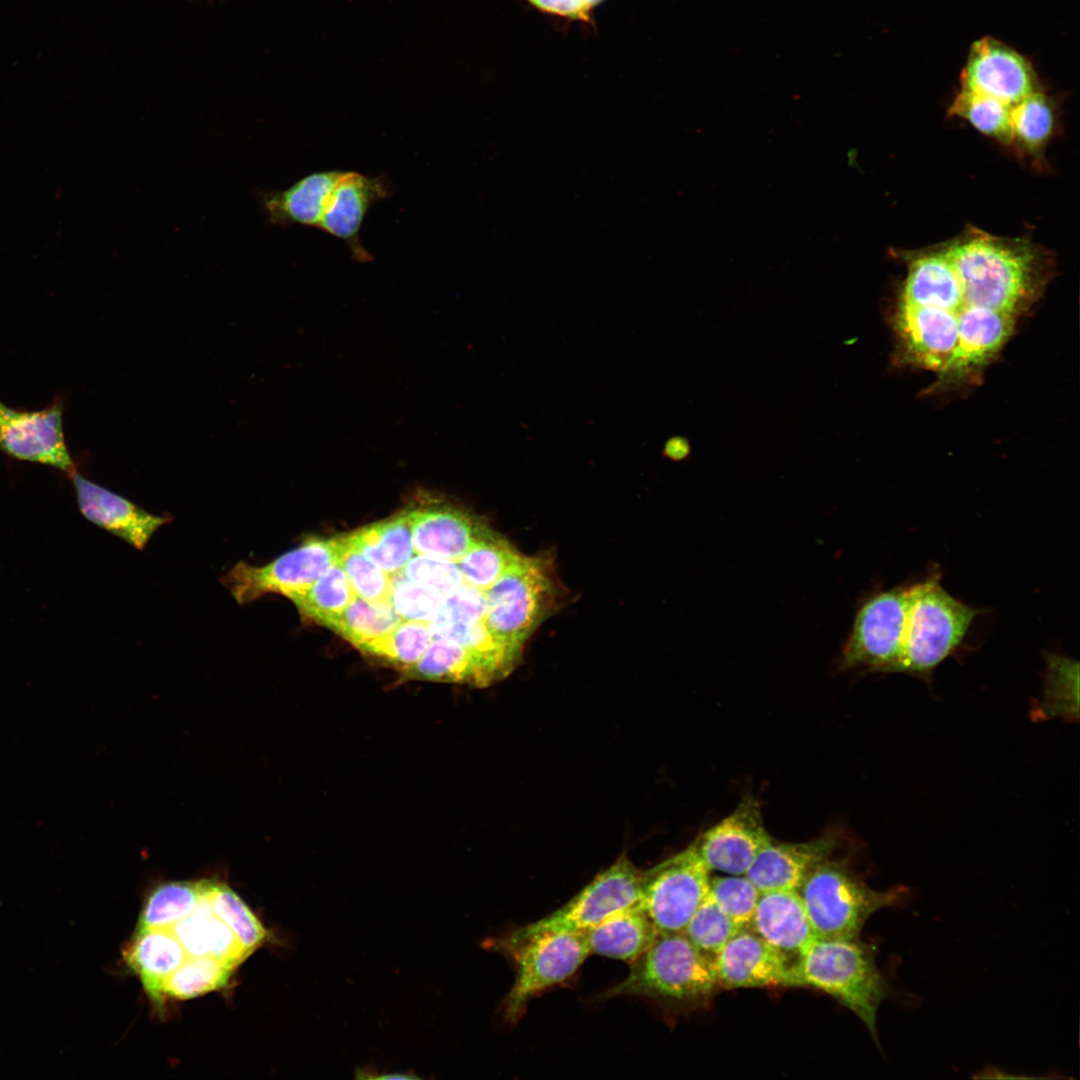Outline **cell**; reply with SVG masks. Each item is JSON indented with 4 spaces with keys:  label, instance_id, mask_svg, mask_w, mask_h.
Instances as JSON below:
<instances>
[{
    "label": "cell",
    "instance_id": "6da1fadb",
    "mask_svg": "<svg viewBox=\"0 0 1080 1080\" xmlns=\"http://www.w3.org/2000/svg\"><path fill=\"white\" fill-rule=\"evenodd\" d=\"M940 251L960 282L961 314L982 307L1018 317L1038 296L1049 273L1050 257L1043 248L976 229Z\"/></svg>",
    "mask_w": 1080,
    "mask_h": 1080
},
{
    "label": "cell",
    "instance_id": "7a4b0ae2",
    "mask_svg": "<svg viewBox=\"0 0 1080 1080\" xmlns=\"http://www.w3.org/2000/svg\"><path fill=\"white\" fill-rule=\"evenodd\" d=\"M874 945L857 939L817 937L793 962V987H811L852 1011L879 1044L876 1019L893 993L876 964Z\"/></svg>",
    "mask_w": 1080,
    "mask_h": 1080
},
{
    "label": "cell",
    "instance_id": "3957f363",
    "mask_svg": "<svg viewBox=\"0 0 1080 1080\" xmlns=\"http://www.w3.org/2000/svg\"><path fill=\"white\" fill-rule=\"evenodd\" d=\"M907 588L908 609L897 673L930 681L935 668L960 647L983 610L946 591L938 571Z\"/></svg>",
    "mask_w": 1080,
    "mask_h": 1080
},
{
    "label": "cell",
    "instance_id": "277c9868",
    "mask_svg": "<svg viewBox=\"0 0 1080 1080\" xmlns=\"http://www.w3.org/2000/svg\"><path fill=\"white\" fill-rule=\"evenodd\" d=\"M905 888H871L848 864L828 858L806 875L797 891L819 938L857 939L878 910L898 905Z\"/></svg>",
    "mask_w": 1080,
    "mask_h": 1080
},
{
    "label": "cell",
    "instance_id": "5b68a950",
    "mask_svg": "<svg viewBox=\"0 0 1080 1080\" xmlns=\"http://www.w3.org/2000/svg\"><path fill=\"white\" fill-rule=\"evenodd\" d=\"M630 965L626 978L603 992L601 999L641 996L697 1003L719 989L712 958L698 950L683 932L660 934Z\"/></svg>",
    "mask_w": 1080,
    "mask_h": 1080
},
{
    "label": "cell",
    "instance_id": "8992f818",
    "mask_svg": "<svg viewBox=\"0 0 1080 1080\" xmlns=\"http://www.w3.org/2000/svg\"><path fill=\"white\" fill-rule=\"evenodd\" d=\"M551 569L544 559L521 554L485 590L484 622L499 640L522 649L555 600Z\"/></svg>",
    "mask_w": 1080,
    "mask_h": 1080
},
{
    "label": "cell",
    "instance_id": "52a82bcc",
    "mask_svg": "<svg viewBox=\"0 0 1080 1080\" xmlns=\"http://www.w3.org/2000/svg\"><path fill=\"white\" fill-rule=\"evenodd\" d=\"M907 609V586L869 593L861 601L842 646L839 670L897 673Z\"/></svg>",
    "mask_w": 1080,
    "mask_h": 1080
},
{
    "label": "cell",
    "instance_id": "ba28073f",
    "mask_svg": "<svg viewBox=\"0 0 1080 1080\" xmlns=\"http://www.w3.org/2000/svg\"><path fill=\"white\" fill-rule=\"evenodd\" d=\"M641 871L622 855L567 903L550 914L489 941L495 950L545 933L584 932L608 915L636 903Z\"/></svg>",
    "mask_w": 1080,
    "mask_h": 1080
},
{
    "label": "cell",
    "instance_id": "9c48e42d",
    "mask_svg": "<svg viewBox=\"0 0 1080 1080\" xmlns=\"http://www.w3.org/2000/svg\"><path fill=\"white\" fill-rule=\"evenodd\" d=\"M497 951L510 956L514 982L502 1004L503 1018L514 1024L540 992L570 978L591 954L584 932L545 933Z\"/></svg>",
    "mask_w": 1080,
    "mask_h": 1080
},
{
    "label": "cell",
    "instance_id": "30bf717a",
    "mask_svg": "<svg viewBox=\"0 0 1080 1080\" xmlns=\"http://www.w3.org/2000/svg\"><path fill=\"white\" fill-rule=\"evenodd\" d=\"M338 537H310L263 566L238 562L220 578L239 604L267 594L290 598L319 579L338 561Z\"/></svg>",
    "mask_w": 1080,
    "mask_h": 1080
},
{
    "label": "cell",
    "instance_id": "8fae6325",
    "mask_svg": "<svg viewBox=\"0 0 1080 1080\" xmlns=\"http://www.w3.org/2000/svg\"><path fill=\"white\" fill-rule=\"evenodd\" d=\"M711 872L693 844L641 871L637 903L660 934L683 932L709 890Z\"/></svg>",
    "mask_w": 1080,
    "mask_h": 1080
},
{
    "label": "cell",
    "instance_id": "7c38bea8",
    "mask_svg": "<svg viewBox=\"0 0 1080 1080\" xmlns=\"http://www.w3.org/2000/svg\"><path fill=\"white\" fill-rule=\"evenodd\" d=\"M0 450L9 457L51 466L72 476L76 467L63 430V400L37 411L13 409L0 400Z\"/></svg>",
    "mask_w": 1080,
    "mask_h": 1080
},
{
    "label": "cell",
    "instance_id": "4fadbf2b",
    "mask_svg": "<svg viewBox=\"0 0 1080 1080\" xmlns=\"http://www.w3.org/2000/svg\"><path fill=\"white\" fill-rule=\"evenodd\" d=\"M771 838L759 801L745 795L728 816L692 844L710 872L745 875Z\"/></svg>",
    "mask_w": 1080,
    "mask_h": 1080
},
{
    "label": "cell",
    "instance_id": "5bb4252c",
    "mask_svg": "<svg viewBox=\"0 0 1080 1080\" xmlns=\"http://www.w3.org/2000/svg\"><path fill=\"white\" fill-rule=\"evenodd\" d=\"M961 88L1013 106L1037 91L1030 62L1006 44L985 37L971 46L961 74Z\"/></svg>",
    "mask_w": 1080,
    "mask_h": 1080
},
{
    "label": "cell",
    "instance_id": "9a60e30c",
    "mask_svg": "<svg viewBox=\"0 0 1080 1080\" xmlns=\"http://www.w3.org/2000/svg\"><path fill=\"white\" fill-rule=\"evenodd\" d=\"M712 961L719 989L793 987V961L749 928L729 939Z\"/></svg>",
    "mask_w": 1080,
    "mask_h": 1080
},
{
    "label": "cell",
    "instance_id": "2e32d148",
    "mask_svg": "<svg viewBox=\"0 0 1080 1080\" xmlns=\"http://www.w3.org/2000/svg\"><path fill=\"white\" fill-rule=\"evenodd\" d=\"M391 193L392 184L384 175L342 171L318 229L341 240L355 260L369 262L373 258L361 242V228L370 208Z\"/></svg>",
    "mask_w": 1080,
    "mask_h": 1080
},
{
    "label": "cell",
    "instance_id": "e0dca14e",
    "mask_svg": "<svg viewBox=\"0 0 1080 1080\" xmlns=\"http://www.w3.org/2000/svg\"><path fill=\"white\" fill-rule=\"evenodd\" d=\"M71 478L82 515L138 550H143L153 534L169 521L168 517L149 513L77 472Z\"/></svg>",
    "mask_w": 1080,
    "mask_h": 1080
},
{
    "label": "cell",
    "instance_id": "ac0fdd59",
    "mask_svg": "<svg viewBox=\"0 0 1080 1080\" xmlns=\"http://www.w3.org/2000/svg\"><path fill=\"white\" fill-rule=\"evenodd\" d=\"M837 840L832 834L804 842L771 838L745 875L760 892L797 890L811 869L831 858Z\"/></svg>",
    "mask_w": 1080,
    "mask_h": 1080
},
{
    "label": "cell",
    "instance_id": "d6986e66",
    "mask_svg": "<svg viewBox=\"0 0 1080 1080\" xmlns=\"http://www.w3.org/2000/svg\"><path fill=\"white\" fill-rule=\"evenodd\" d=\"M415 554L457 562L485 528L465 511L448 504L407 510Z\"/></svg>",
    "mask_w": 1080,
    "mask_h": 1080
},
{
    "label": "cell",
    "instance_id": "ffe728a7",
    "mask_svg": "<svg viewBox=\"0 0 1080 1080\" xmlns=\"http://www.w3.org/2000/svg\"><path fill=\"white\" fill-rule=\"evenodd\" d=\"M749 929L793 962L817 938L794 889L760 892Z\"/></svg>",
    "mask_w": 1080,
    "mask_h": 1080
},
{
    "label": "cell",
    "instance_id": "44dd1931",
    "mask_svg": "<svg viewBox=\"0 0 1080 1080\" xmlns=\"http://www.w3.org/2000/svg\"><path fill=\"white\" fill-rule=\"evenodd\" d=\"M214 879H202V892L195 909L169 930L182 945L187 957H214L234 968L250 953L242 947L230 927L218 918L211 905Z\"/></svg>",
    "mask_w": 1080,
    "mask_h": 1080
},
{
    "label": "cell",
    "instance_id": "7402d4cb",
    "mask_svg": "<svg viewBox=\"0 0 1080 1080\" xmlns=\"http://www.w3.org/2000/svg\"><path fill=\"white\" fill-rule=\"evenodd\" d=\"M341 170L312 172L284 190H263L258 200L271 225L319 227Z\"/></svg>",
    "mask_w": 1080,
    "mask_h": 1080
},
{
    "label": "cell",
    "instance_id": "603a6c76",
    "mask_svg": "<svg viewBox=\"0 0 1080 1080\" xmlns=\"http://www.w3.org/2000/svg\"><path fill=\"white\" fill-rule=\"evenodd\" d=\"M1017 317L982 307H971L958 319V339L942 372L961 376L982 366L1006 343Z\"/></svg>",
    "mask_w": 1080,
    "mask_h": 1080
},
{
    "label": "cell",
    "instance_id": "cb8c5ba5",
    "mask_svg": "<svg viewBox=\"0 0 1080 1080\" xmlns=\"http://www.w3.org/2000/svg\"><path fill=\"white\" fill-rule=\"evenodd\" d=\"M590 953L632 963L660 935L655 924L636 902L608 915L585 931Z\"/></svg>",
    "mask_w": 1080,
    "mask_h": 1080
},
{
    "label": "cell",
    "instance_id": "d4e9b609",
    "mask_svg": "<svg viewBox=\"0 0 1080 1080\" xmlns=\"http://www.w3.org/2000/svg\"><path fill=\"white\" fill-rule=\"evenodd\" d=\"M900 302L943 310L958 323L963 310L961 286L953 266L940 250L911 260Z\"/></svg>",
    "mask_w": 1080,
    "mask_h": 1080
},
{
    "label": "cell",
    "instance_id": "484cf974",
    "mask_svg": "<svg viewBox=\"0 0 1080 1080\" xmlns=\"http://www.w3.org/2000/svg\"><path fill=\"white\" fill-rule=\"evenodd\" d=\"M124 954L147 995L158 1003L163 1000V982L187 958L180 942L167 929H136Z\"/></svg>",
    "mask_w": 1080,
    "mask_h": 1080
},
{
    "label": "cell",
    "instance_id": "4316f807",
    "mask_svg": "<svg viewBox=\"0 0 1080 1080\" xmlns=\"http://www.w3.org/2000/svg\"><path fill=\"white\" fill-rule=\"evenodd\" d=\"M409 679L486 687L496 682L490 671L457 642L433 637L426 652L407 671Z\"/></svg>",
    "mask_w": 1080,
    "mask_h": 1080
},
{
    "label": "cell",
    "instance_id": "83f0119b",
    "mask_svg": "<svg viewBox=\"0 0 1080 1080\" xmlns=\"http://www.w3.org/2000/svg\"><path fill=\"white\" fill-rule=\"evenodd\" d=\"M349 543L389 575L415 554L407 510L345 534Z\"/></svg>",
    "mask_w": 1080,
    "mask_h": 1080
},
{
    "label": "cell",
    "instance_id": "f1b7e54d",
    "mask_svg": "<svg viewBox=\"0 0 1080 1080\" xmlns=\"http://www.w3.org/2000/svg\"><path fill=\"white\" fill-rule=\"evenodd\" d=\"M433 637L453 640L470 651L490 671L496 682L505 678L518 664L521 650L495 637L484 620L463 624L437 614L429 622Z\"/></svg>",
    "mask_w": 1080,
    "mask_h": 1080
},
{
    "label": "cell",
    "instance_id": "f546056e",
    "mask_svg": "<svg viewBox=\"0 0 1080 1080\" xmlns=\"http://www.w3.org/2000/svg\"><path fill=\"white\" fill-rule=\"evenodd\" d=\"M401 621L388 599L369 602L356 595L341 613L326 620L322 626L358 648L389 633Z\"/></svg>",
    "mask_w": 1080,
    "mask_h": 1080
},
{
    "label": "cell",
    "instance_id": "4dcf8cb0",
    "mask_svg": "<svg viewBox=\"0 0 1080 1080\" xmlns=\"http://www.w3.org/2000/svg\"><path fill=\"white\" fill-rule=\"evenodd\" d=\"M519 555L505 539L485 526L456 564L464 583L485 591Z\"/></svg>",
    "mask_w": 1080,
    "mask_h": 1080
},
{
    "label": "cell",
    "instance_id": "1f68e13d",
    "mask_svg": "<svg viewBox=\"0 0 1080 1080\" xmlns=\"http://www.w3.org/2000/svg\"><path fill=\"white\" fill-rule=\"evenodd\" d=\"M356 594L341 565L337 562L306 590L291 596L299 613L322 625L341 613Z\"/></svg>",
    "mask_w": 1080,
    "mask_h": 1080
},
{
    "label": "cell",
    "instance_id": "d6a6232c",
    "mask_svg": "<svg viewBox=\"0 0 1080 1080\" xmlns=\"http://www.w3.org/2000/svg\"><path fill=\"white\" fill-rule=\"evenodd\" d=\"M432 640L429 623L402 620L389 633L360 645L358 649L404 673L421 658Z\"/></svg>",
    "mask_w": 1080,
    "mask_h": 1080
},
{
    "label": "cell",
    "instance_id": "836d02e7",
    "mask_svg": "<svg viewBox=\"0 0 1080 1080\" xmlns=\"http://www.w3.org/2000/svg\"><path fill=\"white\" fill-rule=\"evenodd\" d=\"M202 879L171 881L158 886L147 898L136 929H166L190 914L200 900Z\"/></svg>",
    "mask_w": 1080,
    "mask_h": 1080
},
{
    "label": "cell",
    "instance_id": "e575fe53",
    "mask_svg": "<svg viewBox=\"0 0 1080 1080\" xmlns=\"http://www.w3.org/2000/svg\"><path fill=\"white\" fill-rule=\"evenodd\" d=\"M235 968L214 957H187L163 982L162 996L187 1000L224 987Z\"/></svg>",
    "mask_w": 1080,
    "mask_h": 1080
},
{
    "label": "cell",
    "instance_id": "d590c367",
    "mask_svg": "<svg viewBox=\"0 0 1080 1080\" xmlns=\"http://www.w3.org/2000/svg\"><path fill=\"white\" fill-rule=\"evenodd\" d=\"M1055 110L1050 99L1039 90L1011 107L1013 141L1033 155L1042 153L1055 130Z\"/></svg>",
    "mask_w": 1080,
    "mask_h": 1080
},
{
    "label": "cell",
    "instance_id": "8d00e7d4",
    "mask_svg": "<svg viewBox=\"0 0 1080 1080\" xmlns=\"http://www.w3.org/2000/svg\"><path fill=\"white\" fill-rule=\"evenodd\" d=\"M1010 105L985 94L962 89L955 97L949 113L967 120L981 133L1003 143L1013 142L1010 124Z\"/></svg>",
    "mask_w": 1080,
    "mask_h": 1080
},
{
    "label": "cell",
    "instance_id": "74e56055",
    "mask_svg": "<svg viewBox=\"0 0 1080 1080\" xmlns=\"http://www.w3.org/2000/svg\"><path fill=\"white\" fill-rule=\"evenodd\" d=\"M211 905L215 915L226 923L250 954L261 946L267 931L251 909L227 884L214 879Z\"/></svg>",
    "mask_w": 1080,
    "mask_h": 1080
},
{
    "label": "cell",
    "instance_id": "f35d334b",
    "mask_svg": "<svg viewBox=\"0 0 1080 1080\" xmlns=\"http://www.w3.org/2000/svg\"><path fill=\"white\" fill-rule=\"evenodd\" d=\"M741 930L707 893L691 916L683 933L702 953L714 955Z\"/></svg>",
    "mask_w": 1080,
    "mask_h": 1080
},
{
    "label": "cell",
    "instance_id": "ab89813d",
    "mask_svg": "<svg viewBox=\"0 0 1080 1080\" xmlns=\"http://www.w3.org/2000/svg\"><path fill=\"white\" fill-rule=\"evenodd\" d=\"M338 563L346 573L355 594L366 601L387 600L390 576L354 548L346 536H339Z\"/></svg>",
    "mask_w": 1080,
    "mask_h": 1080
},
{
    "label": "cell",
    "instance_id": "60d3db41",
    "mask_svg": "<svg viewBox=\"0 0 1080 1080\" xmlns=\"http://www.w3.org/2000/svg\"><path fill=\"white\" fill-rule=\"evenodd\" d=\"M708 893L737 926L749 928L760 891L746 875H710Z\"/></svg>",
    "mask_w": 1080,
    "mask_h": 1080
},
{
    "label": "cell",
    "instance_id": "b9f144b4",
    "mask_svg": "<svg viewBox=\"0 0 1080 1080\" xmlns=\"http://www.w3.org/2000/svg\"><path fill=\"white\" fill-rule=\"evenodd\" d=\"M1046 714L1078 717V663L1066 657H1047L1045 701Z\"/></svg>",
    "mask_w": 1080,
    "mask_h": 1080
},
{
    "label": "cell",
    "instance_id": "7bdbcfd3",
    "mask_svg": "<svg viewBox=\"0 0 1080 1080\" xmlns=\"http://www.w3.org/2000/svg\"><path fill=\"white\" fill-rule=\"evenodd\" d=\"M401 573L390 577L388 600L402 620L431 622L440 611L445 596L425 585L412 582Z\"/></svg>",
    "mask_w": 1080,
    "mask_h": 1080
},
{
    "label": "cell",
    "instance_id": "ee69618b",
    "mask_svg": "<svg viewBox=\"0 0 1080 1080\" xmlns=\"http://www.w3.org/2000/svg\"><path fill=\"white\" fill-rule=\"evenodd\" d=\"M401 572L406 579L437 590L444 596L464 584L456 562L425 555H413Z\"/></svg>",
    "mask_w": 1080,
    "mask_h": 1080
},
{
    "label": "cell",
    "instance_id": "f6af8a7d",
    "mask_svg": "<svg viewBox=\"0 0 1080 1080\" xmlns=\"http://www.w3.org/2000/svg\"><path fill=\"white\" fill-rule=\"evenodd\" d=\"M486 608L485 591L464 583L445 596L438 613L452 621L473 624L484 620Z\"/></svg>",
    "mask_w": 1080,
    "mask_h": 1080
},
{
    "label": "cell",
    "instance_id": "bcb514c9",
    "mask_svg": "<svg viewBox=\"0 0 1080 1080\" xmlns=\"http://www.w3.org/2000/svg\"><path fill=\"white\" fill-rule=\"evenodd\" d=\"M537 8L559 16L588 20L591 9L585 0H528Z\"/></svg>",
    "mask_w": 1080,
    "mask_h": 1080
},
{
    "label": "cell",
    "instance_id": "7dc6e473",
    "mask_svg": "<svg viewBox=\"0 0 1080 1080\" xmlns=\"http://www.w3.org/2000/svg\"><path fill=\"white\" fill-rule=\"evenodd\" d=\"M690 453V443L688 439L682 436H673L669 438L665 442L662 450L664 457L676 462L686 460L690 456Z\"/></svg>",
    "mask_w": 1080,
    "mask_h": 1080
},
{
    "label": "cell",
    "instance_id": "c3c4849f",
    "mask_svg": "<svg viewBox=\"0 0 1080 1080\" xmlns=\"http://www.w3.org/2000/svg\"><path fill=\"white\" fill-rule=\"evenodd\" d=\"M585 1L589 5V7L592 8L594 5L598 4L602 0H585Z\"/></svg>",
    "mask_w": 1080,
    "mask_h": 1080
}]
</instances>
